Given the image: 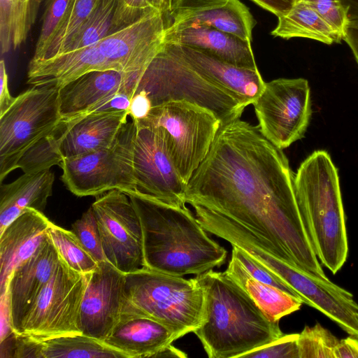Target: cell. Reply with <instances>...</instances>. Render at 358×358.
I'll return each instance as SVG.
<instances>
[{"label": "cell", "mask_w": 358, "mask_h": 358, "mask_svg": "<svg viewBox=\"0 0 358 358\" xmlns=\"http://www.w3.org/2000/svg\"><path fill=\"white\" fill-rule=\"evenodd\" d=\"M281 149L240 118L221 124L186 187V203L233 219L279 259L327 276L306 231Z\"/></svg>", "instance_id": "6da1fadb"}, {"label": "cell", "mask_w": 358, "mask_h": 358, "mask_svg": "<svg viewBox=\"0 0 358 358\" xmlns=\"http://www.w3.org/2000/svg\"><path fill=\"white\" fill-rule=\"evenodd\" d=\"M141 220L144 267L176 276L199 275L224 264L226 249L185 207L139 191L127 194Z\"/></svg>", "instance_id": "7a4b0ae2"}, {"label": "cell", "mask_w": 358, "mask_h": 358, "mask_svg": "<svg viewBox=\"0 0 358 358\" xmlns=\"http://www.w3.org/2000/svg\"><path fill=\"white\" fill-rule=\"evenodd\" d=\"M71 127L60 112L59 88L33 86L0 116V182L16 169L35 173L60 165Z\"/></svg>", "instance_id": "3957f363"}, {"label": "cell", "mask_w": 358, "mask_h": 358, "mask_svg": "<svg viewBox=\"0 0 358 358\" xmlns=\"http://www.w3.org/2000/svg\"><path fill=\"white\" fill-rule=\"evenodd\" d=\"M204 293L203 320L194 331L209 358L242 357L284 334L224 271L196 277Z\"/></svg>", "instance_id": "277c9868"}, {"label": "cell", "mask_w": 358, "mask_h": 358, "mask_svg": "<svg viewBox=\"0 0 358 358\" xmlns=\"http://www.w3.org/2000/svg\"><path fill=\"white\" fill-rule=\"evenodd\" d=\"M164 34L160 11L153 13L85 48L47 59H31L27 83L60 89L91 71L144 69L162 46Z\"/></svg>", "instance_id": "5b68a950"}, {"label": "cell", "mask_w": 358, "mask_h": 358, "mask_svg": "<svg viewBox=\"0 0 358 358\" xmlns=\"http://www.w3.org/2000/svg\"><path fill=\"white\" fill-rule=\"evenodd\" d=\"M294 186L314 252L336 274L347 260L348 243L338 172L330 155L325 150L310 154L297 169Z\"/></svg>", "instance_id": "8992f818"}, {"label": "cell", "mask_w": 358, "mask_h": 358, "mask_svg": "<svg viewBox=\"0 0 358 358\" xmlns=\"http://www.w3.org/2000/svg\"><path fill=\"white\" fill-rule=\"evenodd\" d=\"M125 315L153 319L179 338L203 320L204 293L196 278L185 279L146 267L126 274Z\"/></svg>", "instance_id": "52a82bcc"}, {"label": "cell", "mask_w": 358, "mask_h": 358, "mask_svg": "<svg viewBox=\"0 0 358 358\" xmlns=\"http://www.w3.org/2000/svg\"><path fill=\"white\" fill-rule=\"evenodd\" d=\"M136 92L144 94L152 108L175 100L196 103L211 110L221 124L240 118L246 107L198 73L164 41L144 70Z\"/></svg>", "instance_id": "ba28073f"}, {"label": "cell", "mask_w": 358, "mask_h": 358, "mask_svg": "<svg viewBox=\"0 0 358 358\" xmlns=\"http://www.w3.org/2000/svg\"><path fill=\"white\" fill-rule=\"evenodd\" d=\"M139 121L157 128L186 185L208 155L221 125L211 110L186 100L154 106Z\"/></svg>", "instance_id": "9c48e42d"}, {"label": "cell", "mask_w": 358, "mask_h": 358, "mask_svg": "<svg viewBox=\"0 0 358 358\" xmlns=\"http://www.w3.org/2000/svg\"><path fill=\"white\" fill-rule=\"evenodd\" d=\"M136 122L131 119L108 148L65 158L62 180L77 196H99L113 189L137 192L134 171Z\"/></svg>", "instance_id": "30bf717a"}, {"label": "cell", "mask_w": 358, "mask_h": 358, "mask_svg": "<svg viewBox=\"0 0 358 358\" xmlns=\"http://www.w3.org/2000/svg\"><path fill=\"white\" fill-rule=\"evenodd\" d=\"M87 284V273L72 269L59 257L53 275L30 307L18 334L38 341L82 334L80 310Z\"/></svg>", "instance_id": "8fae6325"}, {"label": "cell", "mask_w": 358, "mask_h": 358, "mask_svg": "<svg viewBox=\"0 0 358 358\" xmlns=\"http://www.w3.org/2000/svg\"><path fill=\"white\" fill-rule=\"evenodd\" d=\"M252 105L262 134L279 149L287 148L304 136L310 122L308 81L281 78L265 82Z\"/></svg>", "instance_id": "7c38bea8"}, {"label": "cell", "mask_w": 358, "mask_h": 358, "mask_svg": "<svg viewBox=\"0 0 358 358\" xmlns=\"http://www.w3.org/2000/svg\"><path fill=\"white\" fill-rule=\"evenodd\" d=\"M91 206L106 261L124 274L144 267L141 222L129 196L113 189L97 197Z\"/></svg>", "instance_id": "4fadbf2b"}, {"label": "cell", "mask_w": 358, "mask_h": 358, "mask_svg": "<svg viewBox=\"0 0 358 358\" xmlns=\"http://www.w3.org/2000/svg\"><path fill=\"white\" fill-rule=\"evenodd\" d=\"M135 122L133 159L138 191L185 207L187 185L171 160L158 130L139 120Z\"/></svg>", "instance_id": "5bb4252c"}, {"label": "cell", "mask_w": 358, "mask_h": 358, "mask_svg": "<svg viewBox=\"0 0 358 358\" xmlns=\"http://www.w3.org/2000/svg\"><path fill=\"white\" fill-rule=\"evenodd\" d=\"M87 275L80 310L82 334L103 341L126 313V274L105 260Z\"/></svg>", "instance_id": "9a60e30c"}, {"label": "cell", "mask_w": 358, "mask_h": 358, "mask_svg": "<svg viewBox=\"0 0 358 358\" xmlns=\"http://www.w3.org/2000/svg\"><path fill=\"white\" fill-rule=\"evenodd\" d=\"M165 31L178 26H208L252 41L256 21L239 0H164Z\"/></svg>", "instance_id": "2e32d148"}, {"label": "cell", "mask_w": 358, "mask_h": 358, "mask_svg": "<svg viewBox=\"0 0 358 358\" xmlns=\"http://www.w3.org/2000/svg\"><path fill=\"white\" fill-rule=\"evenodd\" d=\"M59 261V254L48 235L35 253L12 273L7 290L14 332H20L27 312L53 275Z\"/></svg>", "instance_id": "e0dca14e"}, {"label": "cell", "mask_w": 358, "mask_h": 358, "mask_svg": "<svg viewBox=\"0 0 358 358\" xmlns=\"http://www.w3.org/2000/svg\"><path fill=\"white\" fill-rule=\"evenodd\" d=\"M164 43L198 73L245 106L252 104L264 88L258 69L238 67L189 47Z\"/></svg>", "instance_id": "ac0fdd59"}, {"label": "cell", "mask_w": 358, "mask_h": 358, "mask_svg": "<svg viewBox=\"0 0 358 358\" xmlns=\"http://www.w3.org/2000/svg\"><path fill=\"white\" fill-rule=\"evenodd\" d=\"M145 69L132 72L94 71L80 76L59 89L62 117H80L106 96L127 88L136 90Z\"/></svg>", "instance_id": "d6986e66"}, {"label": "cell", "mask_w": 358, "mask_h": 358, "mask_svg": "<svg viewBox=\"0 0 358 358\" xmlns=\"http://www.w3.org/2000/svg\"><path fill=\"white\" fill-rule=\"evenodd\" d=\"M50 223L43 212L29 208L0 233V296L6 292L13 271L29 259L48 236Z\"/></svg>", "instance_id": "ffe728a7"}, {"label": "cell", "mask_w": 358, "mask_h": 358, "mask_svg": "<svg viewBox=\"0 0 358 358\" xmlns=\"http://www.w3.org/2000/svg\"><path fill=\"white\" fill-rule=\"evenodd\" d=\"M164 41L192 48L238 67L257 69L251 41L214 27H171L165 31Z\"/></svg>", "instance_id": "44dd1931"}, {"label": "cell", "mask_w": 358, "mask_h": 358, "mask_svg": "<svg viewBox=\"0 0 358 358\" xmlns=\"http://www.w3.org/2000/svg\"><path fill=\"white\" fill-rule=\"evenodd\" d=\"M179 338L163 324L147 317L125 315L103 341L127 358L154 357Z\"/></svg>", "instance_id": "7402d4cb"}, {"label": "cell", "mask_w": 358, "mask_h": 358, "mask_svg": "<svg viewBox=\"0 0 358 358\" xmlns=\"http://www.w3.org/2000/svg\"><path fill=\"white\" fill-rule=\"evenodd\" d=\"M128 117L129 110L93 113L76 117V122L59 148L62 160L108 148L127 123Z\"/></svg>", "instance_id": "603a6c76"}, {"label": "cell", "mask_w": 358, "mask_h": 358, "mask_svg": "<svg viewBox=\"0 0 358 358\" xmlns=\"http://www.w3.org/2000/svg\"><path fill=\"white\" fill-rule=\"evenodd\" d=\"M55 176L50 169L24 173L0 187V233L29 208L43 212L52 195Z\"/></svg>", "instance_id": "cb8c5ba5"}, {"label": "cell", "mask_w": 358, "mask_h": 358, "mask_svg": "<svg viewBox=\"0 0 358 358\" xmlns=\"http://www.w3.org/2000/svg\"><path fill=\"white\" fill-rule=\"evenodd\" d=\"M252 298L264 315L273 322L298 310L303 302L273 286L252 277L239 260L231 254L224 271Z\"/></svg>", "instance_id": "d4e9b609"}, {"label": "cell", "mask_w": 358, "mask_h": 358, "mask_svg": "<svg viewBox=\"0 0 358 358\" xmlns=\"http://www.w3.org/2000/svg\"><path fill=\"white\" fill-rule=\"evenodd\" d=\"M278 22L271 34L285 39L300 37L327 45L338 43L343 36L324 20L310 5L296 1L285 15L278 17Z\"/></svg>", "instance_id": "484cf974"}, {"label": "cell", "mask_w": 358, "mask_h": 358, "mask_svg": "<svg viewBox=\"0 0 358 358\" xmlns=\"http://www.w3.org/2000/svg\"><path fill=\"white\" fill-rule=\"evenodd\" d=\"M36 0H0L1 52L15 50L27 38L34 22Z\"/></svg>", "instance_id": "4316f807"}, {"label": "cell", "mask_w": 358, "mask_h": 358, "mask_svg": "<svg viewBox=\"0 0 358 358\" xmlns=\"http://www.w3.org/2000/svg\"><path fill=\"white\" fill-rule=\"evenodd\" d=\"M39 344L41 358H127L103 341L83 334L55 337Z\"/></svg>", "instance_id": "83f0119b"}, {"label": "cell", "mask_w": 358, "mask_h": 358, "mask_svg": "<svg viewBox=\"0 0 358 358\" xmlns=\"http://www.w3.org/2000/svg\"><path fill=\"white\" fill-rule=\"evenodd\" d=\"M119 5L120 0H101L60 54L88 46L119 30L117 26Z\"/></svg>", "instance_id": "f1b7e54d"}, {"label": "cell", "mask_w": 358, "mask_h": 358, "mask_svg": "<svg viewBox=\"0 0 358 358\" xmlns=\"http://www.w3.org/2000/svg\"><path fill=\"white\" fill-rule=\"evenodd\" d=\"M48 233L59 257L72 269L88 273L97 267L99 262L72 231L62 228L51 222Z\"/></svg>", "instance_id": "f546056e"}, {"label": "cell", "mask_w": 358, "mask_h": 358, "mask_svg": "<svg viewBox=\"0 0 358 358\" xmlns=\"http://www.w3.org/2000/svg\"><path fill=\"white\" fill-rule=\"evenodd\" d=\"M101 0H72L65 19L42 59L59 55ZM41 59V60H42Z\"/></svg>", "instance_id": "4dcf8cb0"}, {"label": "cell", "mask_w": 358, "mask_h": 358, "mask_svg": "<svg viewBox=\"0 0 358 358\" xmlns=\"http://www.w3.org/2000/svg\"><path fill=\"white\" fill-rule=\"evenodd\" d=\"M339 341L319 323L313 327L305 326L299 334V358H335L334 351Z\"/></svg>", "instance_id": "1f68e13d"}, {"label": "cell", "mask_w": 358, "mask_h": 358, "mask_svg": "<svg viewBox=\"0 0 358 358\" xmlns=\"http://www.w3.org/2000/svg\"><path fill=\"white\" fill-rule=\"evenodd\" d=\"M72 0H45L32 60H41L59 30Z\"/></svg>", "instance_id": "d6a6232c"}, {"label": "cell", "mask_w": 358, "mask_h": 358, "mask_svg": "<svg viewBox=\"0 0 358 358\" xmlns=\"http://www.w3.org/2000/svg\"><path fill=\"white\" fill-rule=\"evenodd\" d=\"M72 231L79 241L99 263L105 261L101 238L94 212L90 206L81 216L71 225Z\"/></svg>", "instance_id": "836d02e7"}, {"label": "cell", "mask_w": 358, "mask_h": 358, "mask_svg": "<svg viewBox=\"0 0 358 358\" xmlns=\"http://www.w3.org/2000/svg\"><path fill=\"white\" fill-rule=\"evenodd\" d=\"M232 255L239 260L250 275L255 279L280 289L303 302L299 294L281 278L242 249L233 246Z\"/></svg>", "instance_id": "e575fe53"}, {"label": "cell", "mask_w": 358, "mask_h": 358, "mask_svg": "<svg viewBox=\"0 0 358 358\" xmlns=\"http://www.w3.org/2000/svg\"><path fill=\"white\" fill-rule=\"evenodd\" d=\"M164 0H121L117 26L122 29L153 13L161 11Z\"/></svg>", "instance_id": "d590c367"}, {"label": "cell", "mask_w": 358, "mask_h": 358, "mask_svg": "<svg viewBox=\"0 0 358 358\" xmlns=\"http://www.w3.org/2000/svg\"><path fill=\"white\" fill-rule=\"evenodd\" d=\"M299 334H283L275 341L244 355V358H299Z\"/></svg>", "instance_id": "8d00e7d4"}, {"label": "cell", "mask_w": 358, "mask_h": 358, "mask_svg": "<svg viewBox=\"0 0 358 358\" xmlns=\"http://www.w3.org/2000/svg\"><path fill=\"white\" fill-rule=\"evenodd\" d=\"M299 1L310 5L344 38L348 20L340 0H296V2Z\"/></svg>", "instance_id": "74e56055"}, {"label": "cell", "mask_w": 358, "mask_h": 358, "mask_svg": "<svg viewBox=\"0 0 358 358\" xmlns=\"http://www.w3.org/2000/svg\"><path fill=\"white\" fill-rule=\"evenodd\" d=\"M151 108L150 102L145 95L142 92H136L131 101L129 116L132 120H142L148 115Z\"/></svg>", "instance_id": "f35d334b"}, {"label": "cell", "mask_w": 358, "mask_h": 358, "mask_svg": "<svg viewBox=\"0 0 358 358\" xmlns=\"http://www.w3.org/2000/svg\"><path fill=\"white\" fill-rule=\"evenodd\" d=\"M15 97L11 96L8 85V75L3 59L0 62V116L13 104Z\"/></svg>", "instance_id": "ab89813d"}, {"label": "cell", "mask_w": 358, "mask_h": 358, "mask_svg": "<svg viewBox=\"0 0 358 358\" xmlns=\"http://www.w3.org/2000/svg\"><path fill=\"white\" fill-rule=\"evenodd\" d=\"M259 6L272 13L278 17L287 14L294 6L296 0H251Z\"/></svg>", "instance_id": "60d3db41"}, {"label": "cell", "mask_w": 358, "mask_h": 358, "mask_svg": "<svg viewBox=\"0 0 358 358\" xmlns=\"http://www.w3.org/2000/svg\"><path fill=\"white\" fill-rule=\"evenodd\" d=\"M335 358H358V336L350 335L340 340L334 351Z\"/></svg>", "instance_id": "b9f144b4"}, {"label": "cell", "mask_w": 358, "mask_h": 358, "mask_svg": "<svg viewBox=\"0 0 358 358\" xmlns=\"http://www.w3.org/2000/svg\"><path fill=\"white\" fill-rule=\"evenodd\" d=\"M343 41H345L350 47L358 64V28L348 24L345 30Z\"/></svg>", "instance_id": "7bdbcfd3"}, {"label": "cell", "mask_w": 358, "mask_h": 358, "mask_svg": "<svg viewBox=\"0 0 358 358\" xmlns=\"http://www.w3.org/2000/svg\"><path fill=\"white\" fill-rule=\"evenodd\" d=\"M344 9L348 24L358 23V0H340Z\"/></svg>", "instance_id": "ee69618b"}, {"label": "cell", "mask_w": 358, "mask_h": 358, "mask_svg": "<svg viewBox=\"0 0 358 358\" xmlns=\"http://www.w3.org/2000/svg\"><path fill=\"white\" fill-rule=\"evenodd\" d=\"M187 355L180 350L175 348L172 344L157 352L154 357H179L185 358Z\"/></svg>", "instance_id": "f6af8a7d"}, {"label": "cell", "mask_w": 358, "mask_h": 358, "mask_svg": "<svg viewBox=\"0 0 358 358\" xmlns=\"http://www.w3.org/2000/svg\"><path fill=\"white\" fill-rule=\"evenodd\" d=\"M349 25H352V26H354L357 28H358V23H355V24H350Z\"/></svg>", "instance_id": "bcb514c9"}, {"label": "cell", "mask_w": 358, "mask_h": 358, "mask_svg": "<svg viewBox=\"0 0 358 358\" xmlns=\"http://www.w3.org/2000/svg\"><path fill=\"white\" fill-rule=\"evenodd\" d=\"M120 1H121V0H120Z\"/></svg>", "instance_id": "7dc6e473"}]
</instances>
